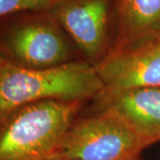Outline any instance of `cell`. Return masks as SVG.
Segmentation results:
<instances>
[{"instance_id": "cell-1", "label": "cell", "mask_w": 160, "mask_h": 160, "mask_svg": "<svg viewBox=\"0 0 160 160\" xmlns=\"http://www.w3.org/2000/svg\"><path fill=\"white\" fill-rule=\"evenodd\" d=\"M103 90L95 66L87 62H71L38 69L1 60L2 117L29 103L47 100L83 101L98 96Z\"/></svg>"}, {"instance_id": "cell-2", "label": "cell", "mask_w": 160, "mask_h": 160, "mask_svg": "<svg viewBox=\"0 0 160 160\" xmlns=\"http://www.w3.org/2000/svg\"><path fill=\"white\" fill-rule=\"evenodd\" d=\"M81 103L40 101L12 112L1 132L0 160H43L52 157Z\"/></svg>"}, {"instance_id": "cell-3", "label": "cell", "mask_w": 160, "mask_h": 160, "mask_svg": "<svg viewBox=\"0 0 160 160\" xmlns=\"http://www.w3.org/2000/svg\"><path fill=\"white\" fill-rule=\"evenodd\" d=\"M145 146L118 111L101 112L71 125L52 157L71 160H132Z\"/></svg>"}, {"instance_id": "cell-4", "label": "cell", "mask_w": 160, "mask_h": 160, "mask_svg": "<svg viewBox=\"0 0 160 160\" xmlns=\"http://www.w3.org/2000/svg\"><path fill=\"white\" fill-rule=\"evenodd\" d=\"M60 28L48 12H30L9 25L6 46L22 66L38 69L56 66L69 55V46Z\"/></svg>"}, {"instance_id": "cell-5", "label": "cell", "mask_w": 160, "mask_h": 160, "mask_svg": "<svg viewBox=\"0 0 160 160\" xmlns=\"http://www.w3.org/2000/svg\"><path fill=\"white\" fill-rule=\"evenodd\" d=\"M118 0H56L48 12L87 57L94 58L110 30L118 31Z\"/></svg>"}, {"instance_id": "cell-6", "label": "cell", "mask_w": 160, "mask_h": 160, "mask_svg": "<svg viewBox=\"0 0 160 160\" xmlns=\"http://www.w3.org/2000/svg\"><path fill=\"white\" fill-rule=\"evenodd\" d=\"M95 68L106 92L160 87V39L116 49Z\"/></svg>"}, {"instance_id": "cell-7", "label": "cell", "mask_w": 160, "mask_h": 160, "mask_svg": "<svg viewBox=\"0 0 160 160\" xmlns=\"http://www.w3.org/2000/svg\"><path fill=\"white\" fill-rule=\"evenodd\" d=\"M97 97L102 109H114L125 117L145 147L160 141V87L103 90Z\"/></svg>"}, {"instance_id": "cell-8", "label": "cell", "mask_w": 160, "mask_h": 160, "mask_svg": "<svg viewBox=\"0 0 160 160\" xmlns=\"http://www.w3.org/2000/svg\"><path fill=\"white\" fill-rule=\"evenodd\" d=\"M118 49L160 39V0H118Z\"/></svg>"}, {"instance_id": "cell-9", "label": "cell", "mask_w": 160, "mask_h": 160, "mask_svg": "<svg viewBox=\"0 0 160 160\" xmlns=\"http://www.w3.org/2000/svg\"><path fill=\"white\" fill-rule=\"evenodd\" d=\"M56 0H0V15L6 17L22 12H48Z\"/></svg>"}, {"instance_id": "cell-10", "label": "cell", "mask_w": 160, "mask_h": 160, "mask_svg": "<svg viewBox=\"0 0 160 160\" xmlns=\"http://www.w3.org/2000/svg\"><path fill=\"white\" fill-rule=\"evenodd\" d=\"M43 160H71L68 159V158H61V157H50Z\"/></svg>"}, {"instance_id": "cell-11", "label": "cell", "mask_w": 160, "mask_h": 160, "mask_svg": "<svg viewBox=\"0 0 160 160\" xmlns=\"http://www.w3.org/2000/svg\"><path fill=\"white\" fill-rule=\"evenodd\" d=\"M132 160H138V158H134V159H132Z\"/></svg>"}]
</instances>
